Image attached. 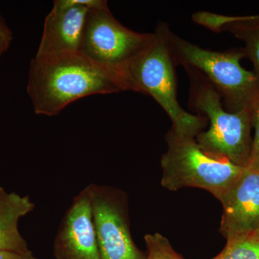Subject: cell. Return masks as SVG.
<instances>
[{
    "mask_svg": "<svg viewBox=\"0 0 259 259\" xmlns=\"http://www.w3.org/2000/svg\"><path fill=\"white\" fill-rule=\"evenodd\" d=\"M227 32L244 44L245 57L251 61L259 78V15L229 16L219 29Z\"/></svg>",
    "mask_w": 259,
    "mask_h": 259,
    "instance_id": "obj_12",
    "label": "cell"
},
{
    "mask_svg": "<svg viewBox=\"0 0 259 259\" xmlns=\"http://www.w3.org/2000/svg\"><path fill=\"white\" fill-rule=\"evenodd\" d=\"M245 167L259 173V153L253 158H250Z\"/></svg>",
    "mask_w": 259,
    "mask_h": 259,
    "instance_id": "obj_18",
    "label": "cell"
},
{
    "mask_svg": "<svg viewBox=\"0 0 259 259\" xmlns=\"http://www.w3.org/2000/svg\"><path fill=\"white\" fill-rule=\"evenodd\" d=\"M90 8L76 0H56L44 21L35 56L47 57L79 52L83 28Z\"/></svg>",
    "mask_w": 259,
    "mask_h": 259,
    "instance_id": "obj_10",
    "label": "cell"
},
{
    "mask_svg": "<svg viewBox=\"0 0 259 259\" xmlns=\"http://www.w3.org/2000/svg\"><path fill=\"white\" fill-rule=\"evenodd\" d=\"M190 80V107L207 120L209 128L196 137L201 148L218 160L245 167L251 153L252 112H228L214 87L195 70L185 69Z\"/></svg>",
    "mask_w": 259,
    "mask_h": 259,
    "instance_id": "obj_3",
    "label": "cell"
},
{
    "mask_svg": "<svg viewBox=\"0 0 259 259\" xmlns=\"http://www.w3.org/2000/svg\"><path fill=\"white\" fill-rule=\"evenodd\" d=\"M165 139L167 150L161 159V185L166 190L203 189L221 201L245 168L211 157L195 138L180 136L171 129Z\"/></svg>",
    "mask_w": 259,
    "mask_h": 259,
    "instance_id": "obj_5",
    "label": "cell"
},
{
    "mask_svg": "<svg viewBox=\"0 0 259 259\" xmlns=\"http://www.w3.org/2000/svg\"><path fill=\"white\" fill-rule=\"evenodd\" d=\"M54 255L56 259H100L90 185L75 196L61 220Z\"/></svg>",
    "mask_w": 259,
    "mask_h": 259,
    "instance_id": "obj_8",
    "label": "cell"
},
{
    "mask_svg": "<svg viewBox=\"0 0 259 259\" xmlns=\"http://www.w3.org/2000/svg\"><path fill=\"white\" fill-rule=\"evenodd\" d=\"M168 42L177 66L201 73L222 99L228 112L253 109L259 95V78L245 69L241 60L243 48L226 51L204 49L182 38L170 30Z\"/></svg>",
    "mask_w": 259,
    "mask_h": 259,
    "instance_id": "obj_4",
    "label": "cell"
},
{
    "mask_svg": "<svg viewBox=\"0 0 259 259\" xmlns=\"http://www.w3.org/2000/svg\"><path fill=\"white\" fill-rule=\"evenodd\" d=\"M252 125H253V128L255 129V135L253 139V146H252L251 153H250L249 160L259 153V95L253 107Z\"/></svg>",
    "mask_w": 259,
    "mask_h": 259,
    "instance_id": "obj_15",
    "label": "cell"
},
{
    "mask_svg": "<svg viewBox=\"0 0 259 259\" xmlns=\"http://www.w3.org/2000/svg\"><path fill=\"white\" fill-rule=\"evenodd\" d=\"M170 30L168 24H158L152 41L127 66V77L131 91L153 97L166 112L174 132L196 139L208 122L203 116L185 111L179 103L176 65L168 42Z\"/></svg>",
    "mask_w": 259,
    "mask_h": 259,
    "instance_id": "obj_2",
    "label": "cell"
},
{
    "mask_svg": "<svg viewBox=\"0 0 259 259\" xmlns=\"http://www.w3.org/2000/svg\"><path fill=\"white\" fill-rule=\"evenodd\" d=\"M220 231L227 241L247 236L259 228V173L245 167L221 199Z\"/></svg>",
    "mask_w": 259,
    "mask_h": 259,
    "instance_id": "obj_9",
    "label": "cell"
},
{
    "mask_svg": "<svg viewBox=\"0 0 259 259\" xmlns=\"http://www.w3.org/2000/svg\"><path fill=\"white\" fill-rule=\"evenodd\" d=\"M0 259H37L33 253L30 255H23L13 252L0 251Z\"/></svg>",
    "mask_w": 259,
    "mask_h": 259,
    "instance_id": "obj_16",
    "label": "cell"
},
{
    "mask_svg": "<svg viewBox=\"0 0 259 259\" xmlns=\"http://www.w3.org/2000/svg\"><path fill=\"white\" fill-rule=\"evenodd\" d=\"M255 233H256V234L258 235V236L259 237V228L258 229V231H257L256 232H255Z\"/></svg>",
    "mask_w": 259,
    "mask_h": 259,
    "instance_id": "obj_21",
    "label": "cell"
},
{
    "mask_svg": "<svg viewBox=\"0 0 259 259\" xmlns=\"http://www.w3.org/2000/svg\"><path fill=\"white\" fill-rule=\"evenodd\" d=\"M146 242V259H185L172 248L166 237L158 233L147 234Z\"/></svg>",
    "mask_w": 259,
    "mask_h": 259,
    "instance_id": "obj_14",
    "label": "cell"
},
{
    "mask_svg": "<svg viewBox=\"0 0 259 259\" xmlns=\"http://www.w3.org/2000/svg\"><path fill=\"white\" fill-rule=\"evenodd\" d=\"M90 187L100 259H146L131 236L125 193L108 186Z\"/></svg>",
    "mask_w": 259,
    "mask_h": 259,
    "instance_id": "obj_7",
    "label": "cell"
},
{
    "mask_svg": "<svg viewBox=\"0 0 259 259\" xmlns=\"http://www.w3.org/2000/svg\"><path fill=\"white\" fill-rule=\"evenodd\" d=\"M12 38H7V37H0V56L9 49L10 44H11Z\"/></svg>",
    "mask_w": 259,
    "mask_h": 259,
    "instance_id": "obj_19",
    "label": "cell"
},
{
    "mask_svg": "<svg viewBox=\"0 0 259 259\" xmlns=\"http://www.w3.org/2000/svg\"><path fill=\"white\" fill-rule=\"evenodd\" d=\"M212 259H259V237L256 233L227 241L224 249Z\"/></svg>",
    "mask_w": 259,
    "mask_h": 259,
    "instance_id": "obj_13",
    "label": "cell"
},
{
    "mask_svg": "<svg viewBox=\"0 0 259 259\" xmlns=\"http://www.w3.org/2000/svg\"><path fill=\"white\" fill-rule=\"evenodd\" d=\"M29 196H22L5 190L0 194V251L32 254L18 229L20 218L35 209Z\"/></svg>",
    "mask_w": 259,
    "mask_h": 259,
    "instance_id": "obj_11",
    "label": "cell"
},
{
    "mask_svg": "<svg viewBox=\"0 0 259 259\" xmlns=\"http://www.w3.org/2000/svg\"><path fill=\"white\" fill-rule=\"evenodd\" d=\"M3 190H4V188L0 185V194H1V192H3Z\"/></svg>",
    "mask_w": 259,
    "mask_h": 259,
    "instance_id": "obj_20",
    "label": "cell"
},
{
    "mask_svg": "<svg viewBox=\"0 0 259 259\" xmlns=\"http://www.w3.org/2000/svg\"><path fill=\"white\" fill-rule=\"evenodd\" d=\"M0 37H7V38H13V34L11 30L5 23L4 19L0 15Z\"/></svg>",
    "mask_w": 259,
    "mask_h": 259,
    "instance_id": "obj_17",
    "label": "cell"
},
{
    "mask_svg": "<svg viewBox=\"0 0 259 259\" xmlns=\"http://www.w3.org/2000/svg\"><path fill=\"white\" fill-rule=\"evenodd\" d=\"M27 91L35 114L52 117L83 97L131 91L127 72L108 69L80 52L31 61Z\"/></svg>",
    "mask_w": 259,
    "mask_h": 259,
    "instance_id": "obj_1",
    "label": "cell"
},
{
    "mask_svg": "<svg viewBox=\"0 0 259 259\" xmlns=\"http://www.w3.org/2000/svg\"><path fill=\"white\" fill-rule=\"evenodd\" d=\"M153 37V32L143 33L127 28L106 5L89 10L79 52L97 64L127 72L130 63Z\"/></svg>",
    "mask_w": 259,
    "mask_h": 259,
    "instance_id": "obj_6",
    "label": "cell"
}]
</instances>
